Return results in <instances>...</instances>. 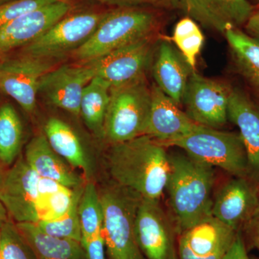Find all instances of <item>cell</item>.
I'll list each match as a JSON object with an SVG mask.
<instances>
[{"label":"cell","mask_w":259,"mask_h":259,"mask_svg":"<svg viewBox=\"0 0 259 259\" xmlns=\"http://www.w3.org/2000/svg\"><path fill=\"white\" fill-rule=\"evenodd\" d=\"M80 189L72 190L40 177L20 157L5 172L0 201L15 223L37 224L64 216Z\"/></svg>","instance_id":"cell-1"},{"label":"cell","mask_w":259,"mask_h":259,"mask_svg":"<svg viewBox=\"0 0 259 259\" xmlns=\"http://www.w3.org/2000/svg\"><path fill=\"white\" fill-rule=\"evenodd\" d=\"M112 181L142 199L159 201L166 190L170 166L166 147L146 135L112 145L106 156Z\"/></svg>","instance_id":"cell-2"},{"label":"cell","mask_w":259,"mask_h":259,"mask_svg":"<svg viewBox=\"0 0 259 259\" xmlns=\"http://www.w3.org/2000/svg\"><path fill=\"white\" fill-rule=\"evenodd\" d=\"M166 190L177 234L211 215L214 167L185 153H169Z\"/></svg>","instance_id":"cell-3"},{"label":"cell","mask_w":259,"mask_h":259,"mask_svg":"<svg viewBox=\"0 0 259 259\" xmlns=\"http://www.w3.org/2000/svg\"><path fill=\"white\" fill-rule=\"evenodd\" d=\"M159 20L143 8H116L106 12L95 31L71 55L79 63L95 60L126 45L156 34Z\"/></svg>","instance_id":"cell-4"},{"label":"cell","mask_w":259,"mask_h":259,"mask_svg":"<svg viewBox=\"0 0 259 259\" xmlns=\"http://www.w3.org/2000/svg\"><path fill=\"white\" fill-rule=\"evenodd\" d=\"M103 226L102 236L111 259H145L135 233L139 194L110 182L100 190Z\"/></svg>","instance_id":"cell-5"},{"label":"cell","mask_w":259,"mask_h":259,"mask_svg":"<svg viewBox=\"0 0 259 259\" xmlns=\"http://www.w3.org/2000/svg\"><path fill=\"white\" fill-rule=\"evenodd\" d=\"M151 105L146 76L110 89L103 139L112 145L145 135Z\"/></svg>","instance_id":"cell-6"},{"label":"cell","mask_w":259,"mask_h":259,"mask_svg":"<svg viewBox=\"0 0 259 259\" xmlns=\"http://www.w3.org/2000/svg\"><path fill=\"white\" fill-rule=\"evenodd\" d=\"M165 147L180 148L195 159L219 167L236 177L247 178L249 173L248 156L239 134L197 125Z\"/></svg>","instance_id":"cell-7"},{"label":"cell","mask_w":259,"mask_h":259,"mask_svg":"<svg viewBox=\"0 0 259 259\" xmlns=\"http://www.w3.org/2000/svg\"><path fill=\"white\" fill-rule=\"evenodd\" d=\"M105 14L106 12L70 13L18 54L51 61L71 54L90 38Z\"/></svg>","instance_id":"cell-8"},{"label":"cell","mask_w":259,"mask_h":259,"mask_svg":"<svg viewBox=\"0 0 259 259\" xmlns=\"http://www.w3.org/2000/svg\"><path fill=\"white\" fill-rule=\"evenodd\" d=\"M232 90L228 83L192 71L182 100L186 114L198 125L220 128L228 120Z\"/></svg>","instance_id":"cell-9"},{"label":"cell","mask_w":259,"mask_h":259,"mask_svg":"<svg viewBox=\"0 0 259 259\" xmlns=\"http://www.w3.org/2000/svg\"><path fill=\"white\" fill-rule=\"evenodd\" d=\"M53 68L51 60L21 54L10 56L0 61V90L32 113L40 80Z\"/></svg>","instance_id":"cell-10"},{"label":"cell","mask_w":259,"mask_h":259,"mask_svg":"<svg viewBox=\"0 0 259 259\" xmlns=\"http://www.w3.org/2000/svg\"><path fill=\"white\" fill-rule=\"evenodd\" d=\"M172 226L159 201L141 199L135 221L140 249L147 259H180Z\"/></svg>","instance_id":"cell-11"},{"label":"cell","mask_w":259,"mask_h":259,"mask_svg":"<svg viewBox=\"0 0 259 259\" xmlns=\"http://www.w3.org/2000/svg\"><path fill=\"white\" fill-rule=\"evenodd\" d=\"M154 42L155 35L145 37L86 63L111 88L120 86L145 76L155 55Z\"/></svg>","instance_id":"cell-12"},{"label":"cell","mask_w":259,"mask_h":259,"mask_svg":"<svg viewBox=\"0 0 259 259\" xmlns=\"http://www.w3.org/2000/svg\"><path fill=\"white\" fill-rule=\"evenodd\" d=\"M72 9L69 0H61L3 25L0 28V61L40 37Z\"/></svg>","instance_id":"cell-13"},{"label":"cell","mask_w":259,"mask_h":259,"mask_svg":"<svg viewBox=\"0 0 259 259\" xmlns=\"http://www.w3.org/2000/svg\"><path fill=\"white\" fill-rule=\"evenodd\" d=\"M95 76V70L89 63L64 65L42 76L38 93L54 106L79 116L83 90Z\"/></svg>","instance_id":"cell-14"},{"label":"cell","mask_w":259,"mask_h":259,"mask_svg":"<svg viewBox=\"0 0 259 259\" xmlns=\"http://www.w3.org/2000/svg\"><path fill=\"white\" fill-rule=\"evenodd\" d=\"M238 231L208 216L180 235L179 258L223 259Z\"/></svg>","instance_id":"cell-15"},{"label":"cell","mask_w":259,"mask_h":259,"mask_svg":"<svg viewBox=\"0 0 259 259\" xmlns=\"http://www.w3.org/2000/svg\"><path fill=\"white\" fill-rule=\"evenodd\" d=\"M181 9L205 28L224 34L244 26L255 7L248 0H180Z\"/></svg>","instance_id":"cell-16"},{"label":"cell","mask_w":259,"mask_h":259,"mask_svg":"<svg viewBox=\"0 0 259 259\" xmlns=\"http://www.w3.org/2000/svg\"><path fill=\"white\" fill-rule=\"evenodd\" d=\"M258 194L246 178L236 177L218 191L213 199L211 215L238 231L250 218L258 214Z\"/></svg>","instance_id":"cell-17"},{"label":"cell","mask_w":259,"mask_h":259,"mask_svg":"<svg viewBox=\"0 0 259 259\" xmlns=\"http://www.w3.org/2000/svg\"><path fill=\"white\" fill-rule=\"evenodd\" d=\"M180 105L158 88H151V105L145 135L166 146L192 131L198 124L193 122Z\"/></svg>","instance_id":"cell-18"},{"label":"cell","mask_w":259,"mask_h":259,"mask_svg":"<svg viewBox=\"0 0 259 259\" xmlns=\"http://www.w3.org/2000/svg\"><path fill=\"white\" fill-rule=\"evenodd\" d=\"M228 120L239 129L248 161V176L259 181V108L248 94L233 87Z\"/></svg>","instance_id":"cell-19"},{"label":"cell","mask_w":259,"mask_h":259,"mask_svg":"<svg viewBox=\"0 0 259 259\" xmlns=\"http://www.w3.org/2000/svg\"><path fill=\"white\" fill-rule=\"evenodd\" d=\"M153 63V76L156 86L180 105L193 70L182 54L166 41L158 46Z\"/></svg>","instance_id":"cell-20"},{"label":"cell","mask_w":259,"mask_h":259,"mask_svg":"<svg viewBox=\"0 0 259 259\" xmlns=\"http://www.w3.org/2000/svg\"><path fill=\"white\" fill-rule=\"evenodd\" d=\"M61 158L51 147L45 134L34 136L25 150V161L37 175L72 190L81 188L84 181Z\"/></svg>","instance_id":"cell-21"},{"label":"cell","mask_w":259,"mask_h":259,"mask_svg":"<svg viewBox=\"0 0 259 259\" xmlns=\"http://www.w3.org/2000/svg\"><path fill=\"white\" fill-rule=\"evenodd\" d=\"M236 71L248 88V96L259 108V42L241 28L224 32Z\"/></svg>","instance_id":"cell-22"},{"label":"cell","mask_w":259,"mask_h":259,"mask_svg":"<svg viewBox=\"0 0 259 259\" xmlns=\"http://www.w3.org/2000/svg\"><path fill=\"white\" fill-rule=\"evenodd\" d=\"M44 134L52 149L73 168L82 172L88 181L93 175L91 166L77 135L64 121L51 117L44 127Z\"/></svg>","instance_id":"cell-23"},{"label":"cell","mask_w":259,"mask_h":259,"mask_svg":"<svg viewBox=\"0 0 259 259\" xmlns=\"http://www.w3.org/2000/svg\"><path fill=\"white\" fill-rule=\"evenodd\" d=\"M37 259H88L81 242L49 236L32 223H15Z\"/></svg>","instance_id":"cell-24"},{"label":"cell","mask_w":259,"mask_h":259,"mask_svg":"<svg viewBox=\"0 0 259 259\" xmlns=\"http://www.w3.org/2000/svg\"><path fill=\"white\" fill-rule=\"evenodd\" d=\"M111 85L95 76L83 90L80 115L95 136L103 138L104 124L110 100Z\"/></svg>","instance_id":"cell-25"},{"label":"cell","mask_w":259,"mask_h":259,"mask_svg":"<svg viewBox=\"0 0 259 259\" xmlns=\"http://www.w3.org/2000/svg\"><path fill=\"white\" fill-rule=\"evenodd\" d=\"M78 214L82 245L94 237L102 234L103 209L100 192L92 180L87 181L83 185L78 204Z\"/></svg>","instance_id":"cell-26"},{"label":"cell","mask_w":259,"mask_h":259,"mask_svg":"<svg viewBox=\"0 0 259 259\" xmlns=\"http://www.w3.org/2000/svg\"><path fill=\"white\" fill-rule=\"evenodd\" d=\"M23 128L14 107L4 104L0 107V162L13 164L23 142Z\"/></svg>","instance_id":"cell-27"},{"label":"cell","mask_w":259,"mask_h":259,"mask_svg":"<svg viewBox=\"0 0 259 259\" xmlns=\"http://www.w3.org/2000/svg\"><path fill=\"white\" fill-rule=\"evenodd\" d=\"M171 40L191 69L196 71L197 58L204 41L198 23L190 17L181 19L174 28Z\"/></svg>","instance_id":"cell-28"},{"label":"cell","mask_w":259,"mask_h":259,"mask_svg":"<svg viewBox=\"0 0 259 259\" xmlns=\"http://www.w3.org/2000/svg\"><path fill=\"white\" fill-rule=\"evenodd\" d=\"M82 189L83 187L78 191L72 205L64 216L54 221H44L35 225L49 236L81 243L82 235L78 214V204Z\"/></svg>","instance_id":"cell-29"},{"label":"cell","mask_w":259,"mask_h":259,"mask_svg":"<svg viewBox=\"0 0 259 259\" xmlns=\"http://www.w3.org/2000/svg\"><path fill=\"white\" fill-rule=\"evenodd\" d=\"M0 239L3 259H37L31 247L10 218L0 228Z\"/></svg>","instance_id":"cell-30"},{"label":"cell","mask_w":259,"mask_h":259,"mask_svg":"<svg viewBox=\"0 0 259 259\" xmlns=\"http://www.w3.org/2000/svg\"><path fill=\"white\" fill-rule=\"evenodd\" d=\"M59 1L61 0H12L0 5V28L30 12Z\"/></svg>","instance_id":"cell-31"},{"label":"cell","mask_w":259,"mask_h":259,"mask_svg":"<svg viewBox=\"0 0 259 259\" xmlns=\"http://www.w3.org/2000/svg\"><path fill=\"white\" fill-rule=\"evenodd\" d=\"M102 4L117 8L150 7L156 9H181L180 0H95Z\"/></svg>","instance_id":"cell-32"},{"label":"cell","mask_w":259,"mask_h":259,"mask_svg":"<svg viewBox=\"0 0 259 259\" xmlns=\"http://www.w3.org/2000/svg\"><path fill=\"white\" fill-rule=\"evenodd\" d=\"M88 259H105V241L102 234L94 237L83 243Z\"/></svg>","instance_id":"cell-33"},{"label":"cell","mask_w":259,"mask_h":259,"mask_svg":"<svg viewBox=\"0 0 259 259\" xmlns=\"http://www.w3.org/2000/svg\"><path fill=\"white\" fill-rule=\"evenodd\" d=\"M223 259H250L243 237L239 231L237 232L236 238Z\"/></svg>","instance_id":"cell-34"},{"label":"cell","mask_w":259,"mask_h":259,"mask_svg":"<svg viewBox=\"0 0 259 259\" xmlns=\"http://www.w3.org/2000/svg\"><path fill=\"white\" fill-rule=\"evenodd\" d=\"M243 27L245 33L259 42V5L255 7L254 10Z\"/></svg>","instance_id":"cell-35"},{"label":"cell","mask_w":259,"mask_h":259,"mask_svg":"<svg viewBox=\"0 0 259 259\" xmlns=\"http://www.w3.org/2000/svg\"><path fill=\"white\" fill-rule=\"evenodd\" d=\"M251 236L253 244L259 248V214H257L252 225Z\"/></svg>","instance_id":"cell-36"},{"label":"cell","mask_w":259,"mask_h":259,"mask_svg":"<svg viewBox=\"0 0 259 259\" xmlns=\"http://www.w3.org/2000/svg\"><path fill=\"white\" fill-rule=\"evenodd\" d=\"M10 219L9 214L7 212L5 206L0 201V228Z\"/></svg>","instance_id":"cell-37"},{"label":"cell","mask_w":259,"mask_h":259,"mask_svg":"<svg viewBox=\"0 0 259 259\" xmlns=\"http://www.w3.org/2000/svg\"><path fill=\"white\" fill-rule=\"evenodd\" d=\"M5 171L3 167V163L0 162V188L3 185V180H4Z\"/></svg>","instance_id":"cell-38"},{"label":"cell","mask_w":259,"mask_h":259,"mask_svg":"<svg viewBox=\"0 0 259 259\" xmlns=\"http://www.w3.org/2000/svg\"><path fill=\"white\" fill-rule=\"evenodd\" d=\"M12 1V0H0V5L4 4V3H8V2Z\"/></svg>","instance_id":"cell-39"},{"label":"cell","mask_w":259,"mask_h":259,"mask_svg":"<svg viewBox=\"0 0 259 259\" xmlns=\"http://www.w3.org/2000/svg\"><path fill=\"white\" fill-rule=\"evenodd\" d=\"M0 259H3V255H2V250H1V239H0Z\"/></svg>","instance_id":"cell-40"},{"label":"cell","mask_w":259,"mask_h":259,"mask_svg":"<svg viewBox=\"0 0 259 259\" xmlns=\"http://www.w3.org/2000/svg\"><path fill=\"white\" fill-rule=\"evenodd\" d=\"M258 194V214H259V193Z\"/></svg>","instance_id":"cell-41"},{"label":"cell","mask_w":259,"mask_h":259,"mask_svg":"<svg viewBox=\"0 0 259 259\" xmlns=\"http://www.w3.org/2000/svg\"><path fill=\"white\" fill-rule=\"evenodd\" d=\"M256 1H257V3H258V5H259V0H256Z\"/></svg>","instance_id":"cell-42"},{"label":"cell","mask_w":259,"mask_h":259,"mask_svg":"<svg viewBox=\"0 0 259 259\" xmlns=\"http://www.w3.org/2000/svg\"><path fill=\"white\" fill-rule=\"evenodd\" d=\"M258 249H259V248H258Z\"/></svg>","instance_id":"cell-43"}]
</instances>
